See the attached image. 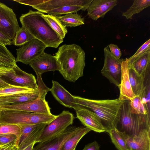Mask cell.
Returning a JSON list of instances; mask_svg holds the SVG:
<instances>
[{"instance_id": "obj_1", "label": "cell", "mask_w": 150, "mask_h": 150, "mask_svg": "<svg viewBox=\"0 0 150 150\" xmlns=\"http://www.w3.org/2000/svg\"><path fill=\"white\" fill-rule=\"evenodd\" d=\"M85 54L79 45L64 44L59 47L55 56L59 62V72L66 80L75 82L83 76Z\"/></svg>"}, {"instance_id": "obj_2", "label": "cell", "mask_w": 150, "mask_h": 150, "mask_svg": "<svg viewBox=\"0 0 150 150\" xmlns=\"http://www.w3.org/2000/svg\"><path fill=\"white\" fill-rule=\"evenodd\" d=\"M75 103L94 112L100 119L107 131L117 128L124 100L114 99L95 100L74 96Z\"/></svg>"}, {"instance_id": "obj_3", "label": "cell", "mask_w": 150, "mask_h": 150, "mask_svg": "<svg viewBox=\"0 0 150 150\" xmlns=\"http://www.w3.org/2000/svg\"><path fill=\"white\" fill-rule=\"evenodd\" d=\"M43 13L30 10L20 17L22 26L34 37L47 47L57 48L63 42L59 35L50 27L42 16Z\"/></svg>"}, {"instance_id": "obj_4", "label": "cell", "mask_w": 150, "mask_h": 150, "mask_svg": "<svg viewBox=\"0 0 150 150\" xmlns=\"http://www.w3.org/2000/svg\"><path fill=\"white\" fill-rule=\"evenodd\" d=\"M129 103V100H124L121 107L118 123L121 126V131H120L124 132L129 136H133L144 129L150 130V115L131 112Z\"/></svg>"}, {"instance_id": "obj_5", "label": "cell", "mask_w": 150, "mask_h": 150, "mask_svg": "<svg viewBox=\"0 0 150 150\" xmlns=\"http://www.w3.org/2000/svg\"><path fill=\"white\" fill-rule=\"evenodd\" d=\"M1 110L0 123L19 125L43 123L48 125L57 116L52 114H41L20 110Z\"/></svg>"}, {"instance_id": "obj_6", "label": "cell", "mask_w": 150, "mask_h": 150, "mask_svg": "<svg viewBox=\"0 0 150 150\" xmlns=\"http://www.w3.org/2000/svg\"><path fill=\"white\" fill-rule=\"evenodd\" d=\"M74 117L68 111L64 110L47 125L36 139L35 144L43 142L58 135L72 124Z\"/></svg>"}, {"instance_id": "obj_7", "label": "cell", "mask_w": 150, "mask_h": 150, "mask_svg": "<svg viewBox=\"0 0 150 150\" xmlns=\"http://www.w3.org/2000/svg\"><path fill=\"white\" fill-rule=\"evenodd\" d=\"M37 80L38 87L31 91L0 96V106L19 104L33 100L50 91V89L45 84L41 76L37 77Z\"/></svg>"}, {"instance_id": "obj_8", "label": "cell", "mask_w": 150, "mask_h": 150, "mask_svg": "<svg viewBox=\"0 0 150 150\" xmlns=\"http://www.w3.org/2000/svg\"><path fill=\"white\" fill-rule=\"evenodd\" d=\"M104 62L101 73L111 83L118 87L121 82L123 59L115 57L110 52L108 45L104 47Z\"/></svg>"}, {"instance_id": "obj_9", "label": "cell", "mask_w": 150, "mask_h": 150, "mask_svg": "<svg viewBox=\"0 0 150 150\" xmlns=\"http://www.w3.org/2000/svg\"><path fill=\"white\" fill-rule=\"evenodd\" d=\"M20 28L13 9L0 2V31L13 42Z\"/></svg>"}, {"instance_id": "obj_10", "label": "cell", "mask_w": 150, "mask_h": 150, "mask_svg": "<svg viewBox=\"0 0 150 150\" xmlns=\"http://www.w3.org/2000/svg\"><path fill=\"white\" fill-rule=\"evenodd\" d=\"M46 47L41 41L34 38L16 50V62L29 64L41 55Z\"/></svg>"}, {"instance_id": "obj_11", "label": "cell", "mask_w": 150, "mask_h": 150, "mask_svg": "<svg viewBox=\"0 0 150 150\" xmlns=\"http://www.w3.org/2000/svg\"><path fill=\"white\" fill-rule=\"evenodd\" d=\"M12 69L11 72L1 77L4 81L12 86L32 89L38 88L36 80L33 75L23 71L17 65Z\"/></svg>"}, {"instance_id": "obj_12", "label": "cell", "mask_w": 150, "mask_h": 150, "mask_svg": "<svg viewBox=\"0 0 150 150\" xmlns=\"http://www.w3.org/2000/svg\"><path fill=\"white\" fill-rule=\"evenodd\" d=\"M46 94L38 98L19 104L0 106L1 109L22 111L41 114H52L50 108L45 99Z\"/></svg>"}, {"instance_id": "obj_13", "label": "cell", "mask_w": 150, "mask_h": 150, "mask_svg": "<svg viewBox=\"0 0 150 150\" xmlns=\"http://www.w3.org/2000/svg\"><path fill=\"white\" fill-rule=\"evenodd\" d=\"M47 125L43 123L18 125L21 131V136L17 144L18 150H23L32 143H35Z\"/></svg>"}, {"instance_id": "obj_14", "label": "cell", "mask_w": 150, "mask_h": 150, "mask_svg": "<svg viewBox=\"0 0 150 150\" xmlns=\"http://www.w3.org/2000/svg\"><path fill=\"white\" fill-rule=\"evenodd\" d=\"M77 105L74 109L76 111L77 117L84 126L97 132H106V129L100 120L94 112Z\"/></svg>"}, {"instance_id": "obj_15", "label": "cell", "mask_w": 150, "mask_h": 150, "mask_svg": "<svg viewBox=\"0 0 150 150\" xmlns=\"http://www.w3.org/2000/svg\"><path fill=\"white\" fill-rule=\"evenodd\" d=\"M78 127L69 126L58 135L39 142L32 150H61L65 142L76 132Z\"/></svg>"}, {"instance_id": "obj_16", "label": "cell", "mask_w": 150, "mask_h": 150, "mask_svg": "<svg viewBox=\"0 0 150 150\" xmlns=\"http://www.w3.org/2000/svg\"><path fill=\"white\" fill-rule=\"evenodd\" d=\"M29 65L33 69L36 75L50 71L61 69L60 64L55 56L44 52L39 57L31 62Z\"/></svg>"}, {"instance_id": "obj_17", "label": "cell", "mask_w": 150, "mask_h": 150, "mask_svg": "<svg viewBox=\"0 0 150 150\" xmlns=\"http://www.w3.org/2000/svg\"><path fill=\"white\" fill-rule=\"evenodd\" d=\"M119 132L129 150H150V130L144 129L133 136H129L124 132Z\"/></svg>"}, {"instance_id": "obj_18", "label": "cell", "mask_w": 150, "mask_h": 150, "mask_svg": "<svg viewBox=\"0 0 150 150\" xmlns=\"http://www.w3.org/2000/svg\"><path fill=\"white\" fill-rule=\"evenodd\" d=\"M93 0H46L39 4L33 6V8L42 13L54 9L68 6H83L87 9Z\"/></svg>"}, {"instance_id": "obj_19", "label": "cell", "mask_w": 150, "mask_h": 150, "mask_svg": "<svg viewBox=\"0 0 150 150\" xmlns=\"http://www.w3.org/2000/svg\"><path fill=\"white\" fill-rule=\"evenodd\" d=\"M117 0H93L86 10L88 17L94 21L103 18L117 5Z\"/></svg>"}, {"instance_id": "obj_20", "label": "cell", "mask_w": 150, "mask_h": 150, "mask_svg": "<svg viewBox=\"0 0 150 150\" xmlns=\"http://www.w3.org/2000/svg\"><path fill=\"white\" fill-rule=\"evenodd\" d=\"M129 67L127 58L123 59L122 63L121 82L118 87L120 90L119 98L123 100H130L135 96L132 91L130 83L129 76Z\"/></svg>"}, {"instance_id": "obj_21", "label": "cell", "mask_w": 150, "mask_h": 150, "mask_svg": "<svg viewBox=\"0 0 150 150\" xmlns=\"http://www.w3.org/2000/svg\"><path fill=\"white\" fill-rule=\"evenodd\" d=\"M52 84L50 91L57 100L66 107L74 109L76 106L73 96L57 81L52 80Z\"/></svg>"}, {"instance_id": "obj_22", "label": "cell", "mask_w": 150, "mask_h": 150, "mask_svg": "<svg viewBox=\"0 0 150 150\" xmlns=\"http://www.w3.org/2000/svg\"><path fill=\"white\" fill-rule=\"evenodd\" d=\"M128 64L138 75L145 78L146 73L149 72L150 50L144 52Z\"/></svg>"}, {"instance_id": "obj_23", "label": "cell", "mask_w": 150, "mask_h": 150, "mask_svg": "<svg viewBox=\"0 0 150 150\" xmlns=\"http://www.w3.org/2000/svg\"><path fill=\"white\" fill-rule=\"evenodd\" d=\"M129 76L132 91L135 96H140L146 86L145 78L138 75L129 66Z\"/></svg>"}, {"instance_id": "obj_24", "label": "cell", "mask_w": 150, "mask_h": 150, "mask_svg": "<svg viewBox=\"0 0 150 150\" xmlns=\"http://www.w3.org/2000/svg\"><path fill=\"white\" fill-rule=\"evenodd\" d=\"M91 131V130L87 127H79L75 133L64 143L61 150H75L80 140Z\"/></svg>"}, {"instance_id": "obj_25", "label": "cell", "mask_w": 150, "mask_h": 150, "mask_svg": "<svg viewBox=\"0 0 150 150\" xmlns=\"http://www.w3.org/2000/svg\"><path fill=\"white\" fill-rule=\"evenodd\" d=\"M42 16L52 29L63 40L67 33L66 27L55 16L44 13Z\"/></svg>"}, {"instance_id": "obj_26", "label": "cell", "mask_w": 150, "mask_h": 150, "mask_svg": "<svg viewBox=\"0 0 150 150\" xmlns=\"http://www.w3.org/2000/svg\"><path fill=\"white\" fill-rule=\"evenodd\" d=\"M56 17L65 27H76L84 24V18L77 13H70Z\"/></svg>"}, {"instance_id": "obj_27", "label": "cell", "mask_w": 150, "mask_h": 150, "mask_svg": "<svg viewBox=\"0 0 150 150\" xmlns=\"http://www.w3.org/2000/svg\"><path fill=\"white\" fill-rule=\"evenodd\" d=\"M16 58L5 46L0 44V67L13 68L16 65Z\"/></svg>"}, {"instance_id": "obj_28", "label": "cell", "mask_w": 150, "mask_h": 150, "mask_svg": "<svg viewBox=\"0 0 150 150\" xmlns=\"http://www.w3.org/2000/svg\"><path fill=\"white\" fill-rule=\"evenodd\" d=\"M150 6L149 0H135L129 8L122 13V16L127 19H132L134 15L139 13Z\"/></svg>"}, {"instance_id": "obj_29", "label": "cell", "mask_w": 150, "mask_h": 150, "mask_svg": "<svg viewBox=\"0 0 150 150\" xmlns=\"http://www.w3.org/2000/svg\"><path fill=\"white\" fill-rule=\"evenodd\" d=\"M129 106L130 111L132 113L150 115L149 109L143 103L140 96H135L130 100Z\"/></svg>"}, {"instance_id": "obj_30", "label": "cell", "mask_w": 150, "mask_h": 150, "mask_svg": "<svg viewBox=\"0 0 150 150\" xmlns=\"http://www.w3.org/2000/svg\"><path fill=\"white\" fill-rule=\"evenodd\" d=\"M109 135L112 142L118 150H129L126 142L119 133L117 128L106 132Z\"/></svg>"}, {"instance_id": "obj_31", "label": "cell", "mask_w": 150, "mask_h": 150, "mask_svg": "<svg viewBox=\"0 0 150 150\" xmlns=\"http://www.w3.org/2000/svg\"><path fill=\"white\" fill-rule=\"evenodd\" d=\"M34 37L23 27L17 32L13 43L16 46H23Z\"/></svg>"}, {"instance_id": "obj_32", "label": "cell", "mask_w": 150, "mask_h": 150, "mask_svg": "<svg viewBox=\"0 0 150 150\" xmlns=\"http://www.w3.org/2000/svg\"><path fill=\"white\" fill-rule=\"evenodd\" d=\"M81 10L85 11L83 6L76 5L68 6L51 10L46 13L55 16H58L62 15H65L70 13H76Z\"/></svg>"}, {"instance_id": "obj_33", "label": "cell", "mask_w": 150, "mask_h": 150, "mask_svg": "<svg viewBox=\"0 0 150 150\" xmlns=\"http://www.w3.org/2000/svg\"><path fill=\"white\" fill-rule=\"evenodd\" d=\"M13 134L17 137L16 145L21 135L20 127L17 125L0 123V134Z\"/></svg>"}, {"instance_id": "obj_34", "label": "cell", "mask_w": 150, "mask_h": 150, "mask_svg": "<svg viewBox=\"0 0 150 150\" xmlns=\"http://www.w3.org/2000/svg\"><path fill=\"white\" fill-rule=\"evenodd\" d=\"M34 89L19 86H13L0 90V96L15 93L31 91Z\"/></svg>"}, {"instance_id": "obj_35", "label": "cell", "mask_w": 150, "mask_h": 150, "mask_svg": "<svg viewBox=\"0 0 150 150\" xmlns=\"http://www.w3.org/2000/svg\"><path fill=\"white\" fill-rule=\"evenodd\" d=\"M149 50H150V39L143 44L133 56L129 58H127L128 62H131L136 58Z\"/></svg>"}, {"instance_id": "obj_36", "label": "cell", "mask_w": 150, "mask_h": 150, "mask_svg": "<svg viewBox=\"0 0 150 150\" xmlns=\"http://www.w3.org/2000/svg\"><path fill=\"white\" fill-rule=\"evenodd\" d=\"M17 140V136L14 134H0V146L13 143H15L16 144Z\"/></svg>"}, {"instance_id": "obj_37", "label": "cell", "mask_w": 150, "mask_h": 150, "mask_svg": "<svg viewBox=\"0 0 150 150\" xmlns=\"http://www.w3.org/2000/svg\"><path fill=\"white\" fill-rule=\"evenodd\" d=\"M12 68H8L0 67V90L13 86L6 83L2 80L1 77L11 72Z\"/></svg>"}, {"instance_id": "obj_38", "label": "cell", "mask_w": 150, "mask_h": 150, "mask_svg": "<svg viewBox=\"0 0 150 150\" xmlns=\"http://www.w3.org/2000/svg\"><path fill=\"white\" fill-rule=\"evenodd\" d=\"M108 46L111 53L117 58L120 59L122 53L120 49L117 45L112 44H110Z\"/></svg>"}, {"instance_id": "obj_39", "label": "cell", "mask_w": 150, "mask_h": 150, "mask_svg": "<svg viewBox=\"0 0 150 150\" xmlns=\"http://www.w3.org/2000/svg\"><path fill=\"white\" fill-rule=\"evenodd\" d=\"M100 145L96 141L88 143L85 145L82 150H100Z\"/></svg>"}, {"instance_id": "obj_40", "label": "cell", "mask_w": 150, "mask_h": 150, "mask_svg": "<svg viewBox=\"0 0 150 150\" xmlns=\"http://www.w3.org/2000/svg\"><path fill=\"white\" fill-rule=\"evenodd\" d=\"M19 3L25 5L31 6H32L39 4L44 1L45 0H15Z\"/></svg>"}, {"instance_id": "obj_41", "label": "cell", "mask_w": 150, "mask_h": 150, "mask_svg": "<svg viewBox=\"0 0 150 150\" xmlns=\"http://www.w3.org/2000/svg\"><path fill=\"white\" fill-rule=\"evenodd\" d=\"M13 42L0 31V44L4 46L11 45Z\"/></svg>"}, {"instance_id": "obj_42", "label": "cell", "mask_w": 150, "mask_h": 150, "mask_svg": "<svg viewBox=\"0 0 150 150\" xmlns=\"http://www.w3.org/2000/svg\"><path fill=\"white\" fill-rule=\"evenodd\" d=\"M0 150H18V149L16 143H13L0 146Z\"/></svg>"}, {"instance_id": "obj_43", "label": "cell", "mask_w": 150, "mask_h": 150, "mask_svg": "<svg viewBox=\"0 0 150 150\" xmlns=\"http://www.w3.org/2000/svg\"><path fill=\"white\" fill-rule=\"evenodd\" d=\"M35 142H34L26 147L23 150H32L33 147L34 145H35Z\"/></svg>"}, {"instance_id": "obj_44", "label": "cell", "mask_w": 150, "mask_h": 150, "mask_svg": "<svg viewBox=\"0 0 150 150\" xmlns=\"http://www.w3.org/2000/svg\"><path fill=\"white\" fill-rule=\"evenodd\" d=\"M1 108H0V117L1 113Z\"/></svg>"}]
</instances>
